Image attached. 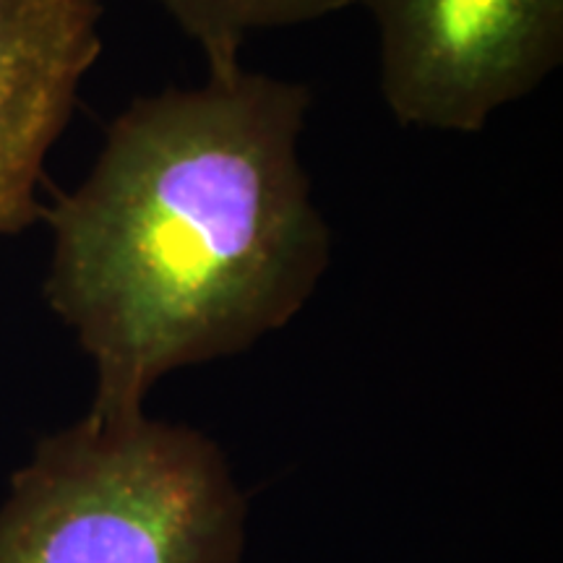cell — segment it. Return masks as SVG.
Returning <instances> with one entry per match:
<instances>
[{
	"mask_svg": "<svg viewBox=\"0 0 563 563\" xmlns=\"http://www.w3.org/2000/svg\"><path fill=\"white\" fill-rule=\"evenodd\" d=\"M249 504L228 456L183 422L45 435L0 504V563H241Z\"/></svg>",
	"mask_w": 563,
	"mask_h": 563,
	"instance_id": "2",
	"label": "cell"
},
{
	"mask_svg": "<svg viewBox=\"0 0 563 563\" xmlns=\"http://www.w3.org/2000/svg\"><path fill=\"white\" fill-rule=\"evenodd\" d=\"M201 47L209 70L241 66L253 32L306 24L361 5V0H154Z\"/></svg>",
	"mask_w": 563,
	"mask_h": 563,
	"instance_id": "5",
	"label": "cell"
},
{
	"mask_svg": "<svg viewBox=\"0 0 563 563\" xmlns=\"http://www.w3.org/2000/svg\"><path fill=\"white\" fill-rule=\"evenodd\" d=\"M402 125L477 133L563 60V0H361Z\"/></svg>",
	"mask_w": 563,
	"mask_h": 563,
	"instance_id": "3",
	"label": "cell"
},
{
	"mask_svg": "<svg viewBox=\"0 0 563 563\" xmlns=\"http://www.w3.org/2000/svg\"><path fill=\"white\" fill-rule=\"evenodd\" d=\"M311 91L232 66L136 97L51 211L45 298L95 365L97 420L298 316L332 258L300 157Z\"/></svg>",
	"mask_w": 563,
	"mask_h": 563,
	"instance_id": "1",
	"label": "cell"
},
{
	"mask_svg": "<svg viewBox=\"0 0 563 563\" xmlns=\"http://www.w3.org/2000/svg\"><path fill=\"white\" fill-rule=\"evenodd\" d=\"M102 0H0V235L37 222L47 154L102 53Z\"/></svg>",
	"mask_w": 563,
	"mask_h": 563,
	"instance_id": "4",
	"label": "cell"
}]
</instances>
